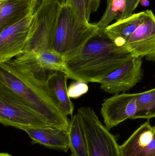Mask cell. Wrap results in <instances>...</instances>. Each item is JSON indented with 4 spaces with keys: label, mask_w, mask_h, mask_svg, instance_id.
<instances>
[{
    "label": "cell",
    "mask_w": 155,
    "mask_h": 156,
    "mask_svg": "<svg viewBox=\"0 0 155 156\" xmlns=\"http://www.w3.org/2000/svg\"><path fill=\"white\" fill-rule=\"evenodd\" d=\"M12 59L0 63V83L12 90L55 128L69 131L70 122L46 81Z\"/></svg>",
    "instance_id": "6da1fadb"
},
{
    "label": "cell",
    "mask_w": 155,
    "mask_h": 156,
    "mask_svg": "<svg viewBox=\"0 0 155 156\" xmlns=\"http://www.w3.org/2000/svg\"><path fill=\"white\" fill-rule=\"evenodd\" d=\"M133 58L124 47L116 45L100 29L80 52L66 59V74L74 80L99 83Z\"/></svg>",
    "instance_id": "7a4b0ae2"
},
{
    "label": "cell",
    "mask_w": 155,
    "mask_h": 156,
    "mask_svg": "<svg viewBox=\"0 0 155 156\" xmlns=\"http://www.w3.org/2000/svg\"><path fill=\"white\" fill-rule=\"evenodd\" d=\"M99 30L96 23H83L69 6L63 5L58 14L51 50L66 59L80 52Z\"/></svg>",
    "instance_id": "3957f363"
},
{
    "label": "cell",
    "mask_w": 155,
    "mask_h": 156,
    "mask_svg": "<svg viewBox=\"0 0 155 156\" xmlns=\"http://www.w3.org/2000/svg\"><path fill=\"white\" fill-rule=\"evenodd\" d=\"M0 123L4 126L23 131L52 127L34 109L2 83H0Z\"/></svg>",
    "instance_id": "277c9868"
},
{
    "label": "cell",
    "mask_w": 155,
    "mask_h": 156,
    "mask_svg": "<svg viewBox=\"0 0 155 156\" xmlns=\"http://www.w3.org/2000/svg\"><path fill=\"white\" fill-rule=\"evenodd\" d=\"M61 6L51 1L39 3L33 15L30 37L22 53L51 50Z\"/></svg>",
    "instance_id": "5b68a950"
},
{
    "label": "cell",
    "mask_w": 155,
    "mask_h": 156,
    "mask_svg": "<svg viewBox=\"0 0 155 156\" xmlns=\"http://www.w3.org/2000/svg\"><path fill=\"white\" fill-rule=\"evenodd\" d=\"M77 114L85 131L88 156H121L115 137L102 124L93 108L80 107Z\"/></svg>",
    "instance_id": "8992f818"
},
{
    "label": "cell",
    "mask_w": 155,
    "mask_h": 156,
    "mask_svg": "<svg viewBox=\"0 0 155 156\" xmlns=\"http://www.w3.org/2000/svg\"><path fill=\"white\" fill-rule=\"evenodd\" d=\"M12 60L15 65L30 70L40 77L47 78L54 71L66 73L65 58L53 50L25 52Z\"/></svg>",
    "instance_id": "52a82bcc"
},
{
    "label": "cell",
    "mask_w": 155,
    "mask_h": 156,
    "mask_svg": "<svg viewBox=\"0 0 155 156\" xmlns=\"http://www.w3.org/2000/svg\"><path fill=\"white\" fill-rule=\"evenodd\" d=\"M143 58H133L100 81L104 91L115 95L129 90L143 79Z\"/></svg>",
    "instance_id": "ba28073f"
},
{
    "label": "cell",
    "mask_w": 155,
    "mask_h": 156,
    "mask_svg": "<svg viewBox=\"0 0 155 156\" xmlns=\"http://www.w3.org/2000/svg\"><path fill=\"white\" fill-rule=\"evenodd\" d=\"M33 14L0 30V63L11 60L23 52L30 37Z\"/></svg>",
    "instance_id": "9c48e42d"
},
{
    "label": "cell",
    "mask_w": 155,
    "mask_h": 156,
    "mask_svg": "<svg viewBox=\"0 0 155 156\" xmlns=\"http://www.w3.org/2000/svg\"><path fill=\"white\" fill-rule=\"evenodd\" d=\"M123 46L133 58L155 62V15L147 10L143 23L126 41Z\"/></svg>",
    "instance_id": "30bf717a"
},
{
    "label": "cell",
    "mask_w": 155,
    "mask_h": 156,
    "mask_svg": "<svg viewBox=\"0 0 155 156\" xmlns=\"http://www.w3.org/2000/svg\"><path fill=\"white\" fill-rule=\"evenodd\" d=\"M137 93H123L103 100L101 114L106 127L110 130L128 119L137 111Z\"/></svg>",
    "instance_id": "8fae6325"
},
{
    "label": "cell",
    "mask_w": 155,
    "mask_h": 156,
    "mask_svg": "<svg viewBox=\"0 0 155 156\" xmlns=\"http://www.w3.org/2000/svg\"><path fill=\"white\" fill-rule=\"evenodd\" d=\"M120 147L121 156H155V125L148 120Z\"/></svg>",
    "instance_id": "7c38bea8"
},
{
    "label": "cell",
    "mask_w": 155,
    "mask_h": 156,
    "mask_svg": "<svg viewBox=\"0 0 155 156\" xmlns=\"http://www.w3.org/2000/svg\"><path fill=\"white\" fill-rule=\"evenodd\" d=\"M38 0H0V30L35 12Z\"/></svg>",
    "instance_id": "4fadbf2b"
},
{
    "label": "cell",
    "mask_w": 155,
    "mask_h": 156,
    "mask_svg": "<svg viewBox=\"0 0 155 156\" xmlns=\"http://www.w3.org/2000/svg\"><path fill=\"white\" fill-rule=\"evenodd\" d=\"M24 131L31 138L32 144H39L47 148L66 153L70 149L68 130L51 127L26 129Z\"/></svg>",
    "instance_id": "5bb4252c"
},
{
    "label": "cell",
    "mask_w": 155,
    "mask_h": 156,
    "mask_svg": "<svg viewBox=\"0 0 155 156\" xmlns=\"http://www.w3.org/2000/svg\"><path fill=\"white\" fill-rule=\"evenodd\" d=\"M147 15V10L123 19H119L106 27L104 31L108 37L118 46H123L126 41L143 23Z\"/></svg>",
    "instance_id": "9a60e30c"
},
{
    "label": "cell",
    "mask_w": 155,
    "mask_h": 156,
    "mask_svg": "<svg viewBox=\"0 0 155 156\" xmlns=\"http://www.w3.org/2000/svg\"><path fill=\"white\" fill-rule=\"evenodd\" d=\"M67 75L61 71H56L49 74L46 79L49 87L56 96L62 110L66 115H72L74 105L68 95L67 87Z\"/></svg>",
    "instance_id": "2e32d148"
},
{
    "label": "cell",
    "mask_w": 155,
    "mask_h": 156,
    "mask_svg": "<svg viewBox=\"0 0 155 156\" xmlns=\"http://www.w3.org/2000/svg\"><path fill=\"white\" fill-rule=\"evenodd\" d=\"M68 132L69 148L72 154L74 156H88L86 135L78 114L71 118Z\"/></svg>",
    "instance_id": "e0dca14e"
},
{
    "label": "cell",
    "mask_w": 155,
    "mask_h": 156,
    "mask_svg": "<svg viewBox=\"0 0 155 156\" xmlns=\"http://www.w3.org/2000/svg\"><path fill=\"white\" fill-rule=\"evenodd\" d=\"M137 111L132 119L155 117V88L137 93Z\"/></svg>",
    "instance_id": "ac0fdd59"
},
{
    "label": "cell",
    "mask_w": 155,
    "mask_h": 156,
    "mask_svg": "<svg viewBox=\"0 0 155 156\" xmlns=\"http://www.w3.org/2000/svg\"><path fill=\"white\" fill-rule=\"evenodd\" d=\"M101 0H67L69 6L76 16L83 23H89L90 16L99 8Z\"/></svg>",
    "instance_id": "d6986e66"
},
{
    "label": "cell",
    "mask_w": 155,
    "mask_h": 156,
    "mask_svg": "<svg viewBox=\"0 0 155 156\" xmlns=\"http://www.w3.org/2000/svg\"><path fill=\"white\" fill-rule=\"evenodd\" d=\"M107 5L101 20L96 23L99 29L103 30L111 22L123 12L126 0H106Z\"/></svg>",
    "instance_id": "ffe728a7"
},
{
    "label": "cell",
    "mask_w": 155,
    "mask_h": 156,
    "mask_svg": "<svg viewBox=\"0 0 155 156\" xmlns=\"http://www.w3.org/2000/svg\"><path fill=\"white\" fill-rule=\"evenodd\" d=\"M88 91L87 83L76 81L72 83L68 88V95L70 98L77 99L85 94Z\"/></svg>",
    "instance_id": "44dd1931"
},
{
    "label": "cell",
    "mask_w": 155,
    "mask_h": 156,
    "mask_svg": "<svg viewBox=\"0 0 155 156\" xmlns=\"http://www.w3.org/2000/svg\"><path fill=\"white\" fill-rule=\"evenodd\" d=\"M140 1L141 0H126L124 10L120 19L126 18L132 15L138 6Z\"/></svg>",
    "instance_id": "7402d4cb"
},
{
    "label": "cell",
    "mask_w": 155,
    "mask_h": 156,
    "mask_svg": "<svg viewBox=\"0 0 155 156\" xmlns=\"http://www.w3.org/2000/svg\"><path fill=\"white\" fill-rule=\"evenodd\" d=\"M39 1V3L41 2L42 1H51V2H56L59 4L61 6L66 5V1L67 0H38Z\"/></svg>",
    "instance_id": "603a6c76"
},
{
    "label": "cell",
    "mask_w": 155,
    "mask_h": 156,
    "mask_svg": "<svg viewBox=\"0 0 155 156\" xmlns=\"http://www.w3.org/2000/svg\"><path fill=\"white\" fill-rule=\"evenodd\" d=\"M140 2L143 6H147L149 5V0H141Z\"/></svg>",
    "instance_id": "cb8c5ba5"
},
{
    "label": "cell",
    "mask_w": 155,
    "mask_h": 156,
    "mask_svg": "<svg viewBox=\"0 0 155 156\" xmlns=\"http://www.w3.org/2000/svg\"><path fill=\"white\" fill-rule=\"evenodd\" d=\"M0 156H12L11 155L7 153H2L0 154Z\"/></svg>",
    "instance_id": "d4e9b609"
},
{
    "label": "cell",
    "mask_w": 155,
    "mask_h": 156,
    "mask_svg": "<svg viewBox=\"0 0 155 156\" xmlns=\"http://www.w3.org/2000/svg\"><path fill=\"white\" fill-rule=\"evenodd\" d=\"M71 156H74L73 155L71 154Z\"/></svg>",
    "instance_id": "484cf974"
}]
</instances>
